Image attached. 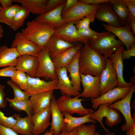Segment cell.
I'll return each mask as SVG.
<instances>
[{
  "label": "cell",
  "instance_id": "obj_17",
  "mask_svg": "<svg viewBox=\"0 0 135 135\" xmlns=\"http://www.w3.org/2000/svg\"><path fill=\"white\" fill-rule=\"evenodd\" d=\"M104 29L114 34L125 46L126 50L130 48L131 45L135 42V37L129 26L116 27L103 24Z\"/></svg>",
  "mask_w": 135,
  "mask_h": 135
},
{
  "label": "cell",
  "instance_id": "obj_26",
  "mask_svg": "<svg viewBox=\"0 0 135 135\" xmlns=\"http://www.w3.org/2000/svg\"><path fill=\"white\" fill-rule=\"evenodd\" d=\"M83 45L82 43H78L68 48L52 59L56 68L66 67L70 62L76 53L80 50Z\"/></svg>",
  "mask_w": 135,
  "mask_h": 135
},
{
  "label": "cell",
  "instance_id": "obj_27",
  "mask_svg": "<svg viewBox=\"0 0 135 135\" xmlns=\"http://www.w3.org/2000/svg\"><path fill=\"white\" fill-rule=\"evenodd\" d=\"M20 55L15 48H9L6 45L0 46V68L16 66Z\"/></svg>",
  "mask_w": 135,
  "mask_h": 135
},
{
  "label": "cell",
  "instance_id": "obj_30",
  "mask_svg": "<svg viewBox=\"0 0 135 135\" xmlns=\"http://www.w3.org/2000/svg\"><path fill=\"white\" fill-rule=\"evenodd\" d=\"M48 0H14L22 4L30 13L39 15L45 12Z\"/></svg>",
  "mask_w": 135,
  "mask_h": 135
},
{
  "label": "cell",
  "instance_id": "obj_9",
  "mask_svg": "<svg viewBox=\"0 0 135 135\" xmlns=\"http://www.w3.org/2000/svg\"><path fill=\"white\" fill-rule=\"evenodd\" d=\"M54 34L72 44H88L90 40L78 33L74 22L67 23L62 27L55 29Z\"/></svg>",
  "mask_w": 135,
  "mask_h": 135
},
{
  "label": "cell",
  "instance_id": "obj_39",
  "mask_svg": "<svg viewBox=\"0 0 135 135\" xmlns=\"http://www.w3.org/2000/svg\"><path fill=\"white\" fill-rule=\"evenodd\" d=\"M16 120L14 116L7 117L0 110V125L12 128L16 122Z\"/></svg>",
  "mask_w": 135,
  "mask_h": 135
},
{
  "label": "cell",
  "instance_id": "obj_51",
  "mask_svg": "<svg viewBox=\"0 0 135 135\" xmlns=\"http://www.w3.org/2000/svg\"><path fill=\"white\" fill-rule=\"evenodd\" d=\"M77 128L70 132H68L64 129L62 130L59 135H77Z\"/></svg>",
  "mask_w": 135,
  "mask_h": 135
},
{
  "label": "cell",
  "instance_id": "obj_16",
  "mask_svg": "<svg viewBox=\"0 0 135 135\" xmlns=\"http://www.w3.org/2000/svg\"><path fill=\"white\" fill-rule=\"evenodd\" d=\"M56 71L57 76V88L62 95L74 97L80 94V92L72 84L65 67L56 69Z\"/></svg>",
  "mask_w": 135,
  "mask_h": 135
},
{
  "label": "cell",
  "instance_id": "obj_23",
  "mask_svg": "<svg viewBox=\"0 0 135 135\" xmlns=\"http://www.w3.org/2000/svg\"><path fill=\"white\" fill-rule=\"evenodd\" d=\"M78 44L69 43L54 34L49 38L45 46L52 59L67 49Z\"/></svg>",
  "mask_w": 135,
  "mask_h": 135
},
{
  "label": "cell",
  "instance_id": "obj_2",
  "mask_svg": "<svg viewBox=\"0 0 135 135\" xmlns=\"http://www.w3.org/2000/svg\"><path fill=\"white\" fill-rule=\"evenodd\" d=\"M26 25L21 33L42 48L45 46L49 38L54 33L55 29L52 27L35 19L28 22Z\"/></svg>",
  "mask_w": 135,
  "mask_h": 135
},
{
  "label": "cell",
  "instance_id": "obj_10",
  "mask_svg": "<svg viewBox=\"0 0 135 135\" xmlns=\"http://www.w3.org/2000/svg\"><path fill=\"white\" fill-rule=\"evenodd\" d=\"M11 48H15L21 55L28 54L37 56L42 48L28 39L21 32H17L12 43Z\"/></svg>",
  "mask_w": 135,
  "mask_h": 135
},
{
  "label": "cell",
  "instance_id": "obj_8",
  "mask_svg": "<svg viewBox=\"0 0 135 135\" xmlns=\"http://www.w3.org/2000/svg\"><path fill=\"white\" fill-rule=\"evenodd\" d=\"M100 6V4L92 5L78 1L71 8L62 14V17L67 23L77 21L88 16L95 14Z\"/></svg>",
  "mask_w": 135,
  "mask_h": 135
},
{
  "label": "cell",
  "instance_id": "obj_52",
  "mask_svg": "<svg viewBox=\"0 0 135 135\" xmlns=\"http://www.w3.org/2000/svg\"><path fill=\"white\" fill-rule=\"evenodd\" d=\"M126 132V135H135V125L132 126Z\"/></svg>",
  "mask_w": 135,
  "mask_h": 135
},
{
  "label": "cell",
  "instance_id": "obj_7",
  "mask_svg": "<svg viewBox=\"0 0 135 135\" xmlns=\"http://www.w3.org/2000/svg\"><path fill=\"white\" fill-rule=\"evenodd\" d=\"M135 92V85L132 86L130 91L121 100H118L109 106L110 107L115 108L120 111L123 115L126 123L122 126V130L126 131L132 126L135 125V117L132 116L130 102L133 94Z\"/></svg>",
  "mask_w": 135,
  "mask_h": 135
},
{
  "label": "cell",
  "instance_id": "obj_5",
  "mask_svg": "<svg viewBox=\"0 0 135 135\" xmlns=\"http://www.w3.org/2000/svg\"><path fill=\"white\" fill-rule=\"evenodd\" d=\"M108 103L100 104L98 109L90 116V118L98 122L104 130L107 133L110 132L104 126L102 122L103 118H106V123L109 126L112 127L118 124L121 119L119 111L116 109L110 107Z\"/></svg>",
  "mask_w": 135,
  "mask_h": 135
},
{
  "label": "cell",
  "instance_id": "obj_28",
  "mask_svg": "<svg viewBox=\"0 0 135 135\" xmlns=\"http://www.w3.org/2000/svg\"><path fill=\"white\" fill-rule=\"evenodd\" d=\"M62 113L65 123L64 129L68 132H71L74 128L86 123H96L95 120L90 118L92 113L80 117H74L66 112H63Z\"/></svg>",
  "mask_w": 135,
  "mask_h": 135
},
{
  "label": "cell",
  "instance_id": "obj_43",
  "mask_svg": "<svg viewBox=\"0 0 135 135\" xmlns=\"http://www.w3.org/2000/svg\"><path fill=\"white\" fill-rule=\"evenodd\" d=\"M135 56V43H133L130 49L126 50H123L121 53V57L122 60L130 59L132 56Z\"/></svg>",
  "mask_w": 135,
  "mask_h": 135
},
{
  "label": "cell",
  "instance_id": "obj_40",
  "mask_svg": "<svg viewBox=\"0 0 135 135\" xmlns=\"http://www.w3.org/2000/svg\"><path fill=\"white\" fill-rule=\"evenodd\" d=\"M16 70L15 66L4 68L0 69V77H8L12 78L14 76Z\"/></svg>",
  "mask_w": 135,
  "mask_h": 135
},
{
  "label": "cell",
  "instance_id": "obj_49",
  "mask_svg": "<svg viewBox=\"0 0 135 135\" xmlns=\"http://www.w3.org/2000/svg\"><path fill=\"white\" fill-rule=\"evenodd\" d=\"M81 2L92 5H98L101 4L108 2L110 0H80Z\"/></svg>",
  "mask_w": 135,
  "mask_h": 135
},
{
  "label": "cell",
  "instance_id": "obj_25",
  "mask_svg": "<svg viewBox=\"0 0 135 135\" xmlns=\"http://www.w3.org/2000/svg\"><path fill=\"white\" fill-rule=\"evenodd\" d=\"M80 50L76 54L70 62L65 67L69 74V78L72 85L77 90L82 91L81 78L79 64Z\"/></svg>",
  "mask_w": 135,
  "mask_h": 135
},
{
  "label": "cell",
  "instance_id": "obj_20",
  "mask_svg": "<svg viewBox=\"0 0 135 135\" xmlns=\"http://www.w3.org/2000/svg\"><path fill=\"white\" fill-rule=\"evenodd\" d=\"M95 17L100 21L106 22L110 26L116 27L122 26L109 2L100 4L95 14Z\"/></svg>",
  "mask_w": 135,
  "mask_h": 135
},
{
  "label": "cell",
  "instance_id": "obj_42",
  "mask_svg": "<svg viewBox=\"0 0 135 135\" xmlns=\"http://www.w3.org/2000/svg\"><path fill=\"white\" fill-rule=\"evenodd\" d=\"M78 33L82 36L90 40L96 36L99 33L92 29L90 27L83 30H78Z\"/></svg>",
  "mask_w": 135,
  "mask_h": 135
},
{
  "label": "cell",
  "instance_id": "obj_56",
  "mask_svg": "<svg viewBox=\"0 0 135 135\" xmlns=\"http://www.w3.org/2000/svg\"><path fill=\"white\" fill-rule=\"evenodd\" d=\"M1 6H0V8H1Z\"/></svg>",
  "mask_w": 135,
  "mask_h": 135
},
{
  "label": "cell",
  "instance_id": "obj_1",
  "mask_svg": "<svg viewBox=\"0 0 135 135\" xmlns=\"http://www.w3.org/2000/svg\"><path fill=\"white\" fill-rule=\"evenodd\" d=\"M108 58L84 44L80 50L79 64L80 73L92 76H100L106 64Z\"/></svg>",
  "mask_w": 135,
  "mask_h": 135
},
{
  "label": "cell",
  "instance_id": "obj_29",
  "mask_svg": "<svg viewBox=\"0 0 135 135\" xmlns=\"http://www.w3.org/2000/svg\"><path fill=\"white\" fill-rule=\"evenodd\" d=\"M16 119L15 124L12 128L17 133L22 135H34L32 133L33 124L31 116L20 117L18 114L13 116Z\"/></svg>",
  "mask_w": 135,
  "mask_h": 135
},
{
  "label": "cell",
  "instance_id": "obj_31",
  "mask_svg": "<svg viewBox=\"0 0 135 135\" xmlns=\"http://www.w3.org/2000/svg\"><path fill=\"white\" fill-rule=\"evenodd\" d=\"M109 3L122 26L128 24L127 20L129 12L122 0H110Z\"/></svg>",
  "mask_w": 135,
  "mask_h": 135
},
{
  "label": "cell",
  "instance_id": "obj_11",
  "mask_svg": "<svg viewBox=\"0 0 135 135\" xmlns=\"http://www.w3.org/2000/svg\"><path fill=\"white\" fill-rule=\"evenodd\" d=\"M81 83L83 90L80 97L95 98L100 95V76H92L80 74Z\"/></svg>",
  "mask_w": 135,
  "mask_h": 135
},
{
  "label": "cell",
  "instance_id": "obj_14",
  "mask_svg": "<svg viewBox=\"0 0 135 135\" xmlns=\"http://www.w3.org/2000/svg\"><path fill=\"white\" fill-rule=\"evenodd\" d=\"M26 74L28 85L26 90L24 91L31 95L58 90V79L47 81L36 77H31Z\"/></svg>",
  "mask_w": 135,
  "mask_h": 135
},
{
  "label": "cell",
  "instance_id": "obj_6",
  "mask_svg": "<svg viewBox=\"0 0 135 135\" xmlns=\"http://www.w3.org/2000/svg\"><path fill=\"white\" fill-rule=\"evenodd\" d=\"M37 57L38 64L36 77L42 78L46 80L57 79L54 64L46 46L42 48Z\"/></svg>",
  "mask_w": 135,
  "mask_h": 135
},
{
  "label": "cell",
  "instance_id": "obj_38",
  "mask_svg": "<svg viewBox=\"0 0 135 135\" xmlns=\"http://www.w3.org/2000/svg\"><path fill=\"white\" fill-rule=\"evenodd\" d=\"M94 123L83 124L77 128V135H94L96 127Z\"/></svg>",
  "mask_w": 135,
  "mask_h": 135
},
{
  "label": "cell",
  "instance_id": "obj_46",
  "mask_svg": "<svg viewBox=\"0 0 135 135\" xmlns=\"http://www.w3.org/2000/svg\"><path fill=\"white\" fill-rule=\"evenodd\" d=\"M0 135H18V133L11 128L0 125Z\"/></svg>",
  "mask_w": 135,
  "mask_h": 135
},
{
  "label": "cell",
  "instance_id": "obj_12",
  "mask_svg": "<svg viewBox=\"0 0 135 135\" xmlns=\"http://www.w3.org/2000/svg\"><path fill=\"white\" fill-rule=\"evenodd\" d=\"M132 86L126 88L116 87L98 98L91 99L92 107L96 109L100 104L104 103H108L110 105L116 100L123 98L129 92Z\"/></svg>",
  "mask_w": 135,
  "mask_h": 135
},
{
  "label": "cell",
  "instance_id": "obj_24",
  "mask_svg": "<svg viewBox=\"0 0 135 135\" xmlns=\"http://www.w3.org/2000/svg\"><path fill=\"white\" fill-rule=\"evenodd\" d=\"M54 90L32 95L29 99L32 108V114L50 107Z\"/></svg>",
  "mask_w": 135,
  "mask_h": 135
},
{
  "label": "cell",
  "instance_id": "obj_4",
  "mask_svg": "<svg viewBox=\"0 0 135 135\" xmlns=\"http://www.w3.org/2000/svg\"><path fill=\"white\" fill-rule=\"evenodd\" d=\"M80 95L72 98L68 95L63 94L56 100L58 107L62 112H66L72 114H76L83 116L94 113V111L90 108H84L81 102L83 100L79 98Z\"/></svg>",
  "mask_w": 135,
  "mask_h": 135
},
{
  "label": "cell",
  "instance_id": "obj_13",
  "mask_svg": "<svg viewBox=\"0 0 135 135\" xmlns=\"http://www.w3.org/2000/svg\"><path fill=\"white\" fill-rule=\"evenodd\" d=\"M118 78L111 60H106V64L100 76V95L107 92L118 85Z\"/></svg>",
  "mask_w": 135,
  "mask_h": 135
},
{
  "label": "cell",
  "instance_id": "obj_55",
  "mask_svg": "<svg viewBox=\"0 0 135 135\" xmlns=\"http://www.w3.org/2000/svg\"><path fill=\"white\" fill-rule=\"evenodd\" d=\"M53 134L52 132L48 130L43 135H53Z\"/></svg>",
  "mask_w": 135,
  "mask_h": 135
},
{
  "label": "cell",
  "instance_id": "obj_41",
  "mask_svg": "<svg viewBox=\"0 0 135 135\" xmlns=\"http://www.w3.org/2000/svg\"><path fill=\"white\" fill-rule=\"evenodd\" d=\"M65 0H48L45 10V12H47L56 8L59 6L64 4Z\"/></svg>",
  "mask_w": 135,
  "mask_h": 135
},
{
  "label": "cell",
  "instance_id": "obj_3",
  "mask_svg": "<svg viewBox=\"0 0 135 135\" xmlns=\"http://www.w3.org/2000/svg\"><path fill=\"white\" fill-rule=\"evenodd\" d=\"M116 36L109 32L99 33L96 37L89 40L90 47L99 54L108 58L117 49L122 45Z\"/></svg>",
  "mask_w": 135,
  "mask_h": 135
},
{
  "label": "cell",
  "instance_id": "obj_48",
  "mask_svg": "<svg viewBox=\"0 0 135 135\" xmlns=\"http://www.w3.org/2000/svg\"><path fill=\"white\" fill-rule=\"evenodd\" d=\"M78 2L77 0H67L63 8L62 14L68 11Z\"/></svg>",
  "mask_w": 135,
  "mask_h": 135
},
{
  "label": "cell",
  "instance_id": "obj_44",
  "mask_svg": "<svg viewBox=\"0 0 135 135\" xmlns=\"http://www.w3.org/2000/svg\"><path fill=\"white\" fill-rule=\"evenodd\" d=\"M5 86L0 83V108H5L7 105L6 101L4 99L6 94L4 91Z\"/></svg>",
  "mask_w": 135,
  "mask_h": 135
},
{
  "label": "cell",
  "instance_id": "obj_15",
  "mask_svg": "<svg viewBox=\"0 0 135 135\" xmlns=\"http://www.w3.org/2000/svg\"><path fill=\"white\" fill-rule=\"evenodd\" d=\"M65 4L38 15L35 20L48 24L55 29L62 27L67 23L62 16V10Z\"/></svg>",
  "mask_w": 135,
  "mask_h": 135
},
{
  "label": "cell",
  "instance_id": "obj_19",
  "mask_svg": "<svg viewBox=\"0 0 135 135\" xmlns=\"http://www.w3.org/2000/svg\"><path fill=\"white\" fill-rule=\"evenodd\" d=\"M50 108L52 121L49 131L53 132V135H59L64 128L65 123L62 112L59 109L56 100L54 95L52 98Z\"/></svg>",
  "mask_w": 135,
  "mask_h": 135
},
{
  "label": "cell",
  "instance_id": "obj_21",
  "mask_svg": "<svg viewBox=\"0 0 135 135\" xmlns=\"http://www.w3.org/2000/svg\"><path fill=\"white\" fill-rule=\"evenodd\" d=\"M38 64L37 56L28 54L21 55L17 58L15 67L16 70L22 71L29 76L35 77Z\"/></svg>",
  "mask_w": 135,
  "mask_h": 135
},
{
  "label": "cell",
  "instance_id": "obj_47",
  "mask_svg": "<svg viewBox=\"0 0 135 135\" xmlns=\"http://www.w3.org/2000/svg\"><path fill=\"white\" fill-rule=\"evenodd\" d=\"M128 24L133 34L135 35V17L129 12L128 18Z\"/></svg>",
  "mask_w": 135,
  "mask_h": 135
},
{
  "label": "cell",
  "instance_id": "obj_53",
  "mask_svg": "<svg viewBox=\"0 0 135 135\" xmlns=\"http://www.w3.org/2000/svg\"><path fill=\"white\" fill-rule=\"evenodd\" d=\"M4 30L2 26L0 24V39L3 37V36Z\"/></svg>",
  "mask_w": 135,
  "mask_h": 135
},
{
  "label": "cell",
  "instance_id": "obj_34",
  "mask_svg": "<svg viewBox=\"0 0 135 135\" xmlns=\"http://www.w3.org/2000/svg\"><path fill=\"white\" fill-rule=\"evenodd\" d=\"M30 13L24 7L21 6L19 10L16 13L12 21L10 28L16 30L23 25L25 20L29 16Z\"/></svg>",
  "mask_w": 135,
  "mask_h": 135
},
{
  "label": "cell",
  "instance_id": "obj_45",
  "mask_svg": "<svg viewBox=\"0 0 135 135\" xmlns=\"http://www.w3.org/2000/svg\"><path fill=\"white\" fill-rule=\"evenodd\" d=\"M129 12L135 17V0H122Z\"/></svg>",
  "mask_w": 135,
  "mask_h": 135
},
{
  "label": "cell",
  "instance_id": "obj_33",
  "mask_svg": "<svg viewBox=\"0 0 135 135\" xmlns=\"http://www.w3.org/2000/svg\"><path fill=\"white\" fill-rule=\"evenodd\" d=\"M5 99L8 102L10 106L15 110L18 111H24L28 116L32 115V105L29 99L15 100L7 97H5Z\"/></svg>",
  "mask_w": 135,
  "mask_h": 135
},
{
  "label": "cell",
  "instance_id": "obj_35",
  "mask_svg": "<svg viewBox=\"0 0 135 135\" xmlns=\"http://www.w3.org/2000/svg\"><path fill=\"white\" fill-rule=\"evenodd\" d=\"M7 84L12 89L14 94L13 99L15 100H24L29 99L31 96L30 94L23 91L16 84L9 80L7 82Z\"/></svg>",
  "mask_w": 135,
  "mask_h": 135
},
{
  "label": "cell",
  "instance_id": "obj_36",
  "mask_svg": "<svg viewBox=\"0 0 135 135\" xmlns=\"http://www.w3.org/2000/svg\"><path fill=\"white\" fill-rule=\"evenodd\" d=\"M11 80L17 84L24 91L27 89L28 85V78L27 74L21 70H16L15 74Z\"/></svg>",
  "mask_w": 135,
  "mask_h": 135
},
{
  "label": "cell",
  "instance_id": "obj_32",
  "mask_svg": "<svg viewBox=\"0 0 135 135\" xmlns=\"http://www.w3.org/2000/svg\"><path fill=\"white\" fill-rule=\"evenodd\" d=\"M18 4L12 5L10 7L0 8V23H4L10 26L16 13L20 8Z\"/></svg>",
  "mask_w": 135,
  "mask_h": 135
},
{
  "label": "cell",
  "instance_id": "obj_22",
  "mask_svg": "<svg viewBox=\"0 0 135 135\" xmlns=\"http://www.w3.org/2000/svg\"><path fill=\"white\" fill-rule=\"evenodd\" d=\"M124 49V46L122 45L108 58L111 60L112 66L116 74L118 80L117 87L120 88L128 87L132 86L133 85L132 82H126L123 78L124 66L121 53Z\"/></svg>",
  "mask_w": 135,
  "mask_h": 135
},
{
  "label": "cell",
  "instance_id": "obj_37",
  "mask_svg": "<svg viewBox=\"0 0 135 135\" xmlns=\"http://www.w3.org/2000/svg\"><path fill=\"white\" fill-rule=\"evenodd\" d=\"M95 15V14L90 15L81 20L74 22V24L77 29L83 30L90 28V24L94 20Z\"/></svg>",
  "mask_w": 135,
  "mask_h": 135
},
{
  "label": "cell",
  "instance_id": "obj_18",
  "mask_svg": "<svg viewBox=\"0 0 135 135\" xmlns=\"http://www.w3.org/2000/svg\"><path fill=\"white\" fill-rule=\"evenodd\" d=\"M51 116L50 107L31 116L34 135H39L45 131L50 125Z\"/></svg>",
  "mask_w": 135,
  "mask_h": 135
},
{
  "label": "cell",
  "instance_id": "obj_54",
  "mask_svg": "<svg viewBox=\"0 0 135 135\" xmlns=\"http://www.w3.org/2000/svg\"><path fill=\"white\" fill-rule=\"evenodd\" d=\"M94 135H101L97 132L96 131L94 133ZM105 135H115L113 133L110 132L107 133Z\"/></svg>",
  "mask_w": 135,
  "mask_h": 135
},
{
  "label": "cell",
  "instance_id": "obj_50",
  "mask_svg": "<svg viewBox=\"0 0 135 135\" xmlns=\"http://www.w3.org/2000/svg\"><path fill=\"white\" fill-rule=\"evenodd\" d=\"M14 0H0V3L1 4V7L3 8H9L12 6Z\"/></svg>",
  "mask_w": 135,
  "mask_h": 135
}]
</instances>
